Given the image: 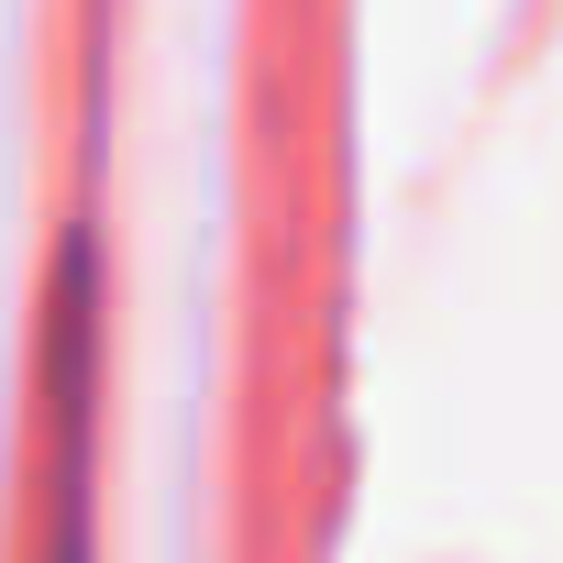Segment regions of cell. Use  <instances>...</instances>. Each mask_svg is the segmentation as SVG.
<instances>
[{
	"label": "cell",
	"instance_id": "cell-1",
	"mask_svg": "<svg viewBox=\"0 0 563 563\" xmlns=\"http://www.w3.org/2000/svg\"><path fill=\"white\" fill-rule=\"evenodd\" d=\"M45 409V563H78V332H56Z\"/></svg>",
	"mask_w": 563,
	"mask_h": 563
}]
</instances>
